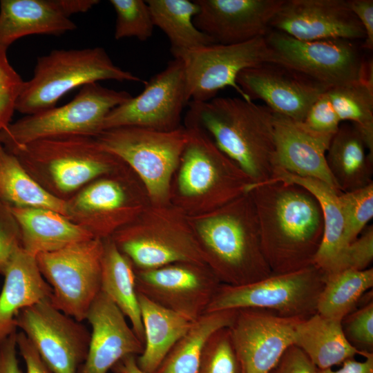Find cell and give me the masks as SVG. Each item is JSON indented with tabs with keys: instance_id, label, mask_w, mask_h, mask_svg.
I'll return each instance as SVG.
<instances>
[{
	"instance_id": "9a60e30c",
	"label": "cell",
	"mask_w": 373,
	"mask_h": 373,
	"mask_svg": "<svg viewBox=\"0 0 373 373\" xmlns=\"http://www.w3.org/2000/svg\"><path fill=\"white\" fill-rule=\"evenodd\" d=\"M265 37L275 62L286 65L328 88L360 80L364 59L354 41H300L271 29Z\"/></svg>"
},
{
	"instance_id": "f1b7e54d",
	"label": "cell",
	"mask_w": 373,
	"mask_h": 373,
	"mask_svg": "<svg viewBox=\"0 0 373 373\" xmlns=\"http://www.w3.org/2000/svg\"><path fill=\"white\" fill-rule=\"evenodd\" d=\"M294 345L299 347L318 370L332 368L356 355L367 357L346 339L341 321L316 313L300 321L295 327Z\"/></svg>"
},
{
	"instance_id": "8992f818",
	"label": "cell",
	"mask_w": 373,
	"mask_h": 373,
	"mask_svg": "<svg viewBox=\"0 0 373 373\" xmlns=\"http://www.w3.org/2000/svg\"><path fill=\"white\" fill-rule=\"evenodd\" d=\"M101 80L146 83L117 66L102 47L54 50L37 58L32 77L23 81L15 111L27 115L50 109L73 88Z\"/></svg>"
},
{
	"instance_id": "5b68a950",
	"label": "cell",
	"mask_w": 373,
	"mask_h": 373,
	"mask_svg": "<svg viewBox=\"0 0 373 373\" xmlns=\"http://www.w3.org/2000/svg\"><path fill=\"white\" fill-rule=\"evenodd\" d=\"M7 151L43 189L65 201L88 183L126 164L102 149L94 137L84 135L44 138Z\"/></svg>"
},
{
	"instance_id": "b9f144b4",
	"label": "cell",
	"mask_w": 373,
	"mask_h": 373,
	"mask_svg": "<svg viewBox=\"0 0 373 373\" xmlns=\"http://www.w3.org/2000/svg\"><path fill=\"white\" fill-rule=\"evenodd\" d=\"M300 122L305 128L315 133L329 136L336 133L341 122L333 107L327 90L312 105Z\"/></svg>"
},
{
	"instance_id": "44dd1931",
	"label": "cell",
	"mask_w": 373,
	"mask_h": 373,
	"mask_svg": "<svg viewBox=\"0 0 373 373\" xmlns=\"http://www.w3.org/2000/svg\"><path fill=\"white\" fill-rule=\"evenodd\" d=\"M196 28L215 44H236L264 37L283 0H195Z\"/></svg>"
},
{
	"instance_id": "7dc6e473",
	"label": "cell",
	"mask_w": 373,
	"mask_h": 373,
	"mask_svg": "<svg viewBox=\"0 0 373 373\" xmlns=\"http://www.w3.org/2000/svg\"><path fill=\"white\" fill-rule=\"evenodd\" d=\"M17 344L25 362L26 373H54L41 358L32 343L21 332L17 334Z\"/></svg>"
},
{
	"instance_id": "5bb4252c",
	"label": "cell",
	"mask_w": 373,
	"mask_h": 373,
	"mask_svg": "<svg viewBox=\"0 0 373 373\" xmlns=\"http://www.w3.org/2000/svg\"><path fill=\"white\" fill-rule=\"evenodd\" d=\"M21 329L54 373H77L84 362L90 332L46 298L15 316Z\"/></svg>"
},
{
	"instance_id": "3957f363",
	"label": "cell",
	"mask_w": 373,
	"mask_h": 373,
	"mask_svg": "<svg viewBox=\"0 0 373 373\" xmlns=\"http://www.w3.org/2000/svg\"><path fill=\"white\" fill-rule=\"evenodd\" d=\"M189 106L185 119L202 127L254 184L271 179L276 152L271 110L240 97L190 102Z\"/></svg>"
},
{
	"instance_id": "4fadbf2b",
	"label": "cell",
	"mask_w": 373,
	"mask_h": 373,
	"mask_svg": "<svg viewBox=\"0 0 373 373\" xmlns=\"http://www.w3.org/2000/svg\"><path fill=\"white\" fill-rule=\"evenodd\" d=\"M180 59L189 102L211 100L225 87L233 88L240 97L251 101L237 84L238 74L266 61L275 62L265 36L240 44H213L189 51Z\"/></svg>"
},
{
	"instance_id": "f6af8a7d",
	"label": "cell",
	"mask_w": 373,
	"mask_h": 373,
	"mask_svg": "<svg viewBox=\"0 0 373 373\" xmlns=\"http://www.w3.org/2000/svg\"><path fill=\"white\" fill-rule=\"evenodd\" d=\"M270 373H319V372L299 347L291 345Z\"/></svg>"
},
{
	"instance_id": "4dcf8cb0",
	"label": "cell",
	"mask_w": 373,
	"mask_h": 373,
	"mask_svg": "<svg viewBox=\"0 0 373 373\" xmlns=\"http://www.w3.org/2000/svg\"><path fill=\"white\" fill-rule=\"evenodd\" d=\"M101 289L124 316L144 344V332L136 289L135 267L111 238L104 239Z\"/></svg>"
},
{
	"instance_id": "d4e9b609",
	"label": "cell",
	"mask_w": 373,
	"mask_h": 373,
	"mask_svg": "<svg viewBox=\"0 0 373 373\" xmlns=\"http://www.w3.org/2000/svg\"><path fill=\"white\" fill-rule=\"evenodd\" d=\"M61 0H1L0 50L30 35H60L75 30Z\"/></svg>"
},
{
	"instance_id": "ba28073f",
	"label": "cell",
	"mask_w": 373,
	"mask_h": 373,
	"mask_svg": "<svg viewBox=\"0 0 373 373\" xmlns=\"http://www.w3.org/2000/svg\"><path fill=\"white\" fill-rule=\"evenodd\" d=\"M94 137L135 172L152 204L169 203L171 179L187 141L184 126L171 131L118 127L102 131Z\"/></svg>"
},
{
	"instance_id": "7a4b0ae2",
	"label": "cell",
	"mask_w": 373,
	"mask_h": 373,
	"mask_svg": "<svg viewBox=\"0 0 373 373\" xmlns=\"http://www.w3.org/2000/svg\"><path fill=\"white\" fill-rule=\"evenodd\" d=\"M189 220L205 264L222 284L242 285L272 274L262 249L249 191L214 211Z\"/></svg>"
},
{
	"instance_id": "ac0fdd59",
	"label": "cell",
	"mask_w": 373,
	"mask_h": 373,
	"mask_svg": "<svg viewBox=\"0 0 373 373\" xmlns=\"http://www.w3.org/2000/svg\"><path fill=\"white\" fill-rule=\"evenodd\" d=\"M300 321L262 309H237L229 329L242 373H270L294 345Z\"/></svg>"
},
{
	"instance_id": "d6a6232c",
	"label": "cell",
	"mask_w": 373,
	"mask_h": 373,
	"mask_svg": "<svg viewBox=\"0 0 373 373\" xmlns=\"http://www.w3.org/2000/svg\"><path fill=\"white\" fill-rule=\"evenodd\" d=\"M237 309L205 312L175 343L155 373H198L203 350L217 330L229 327Z\"/></svg>"
},
{
	"instance_id": "9c48e42d",
	"label": "cell",
	"mask_w": 373,
	"mask_h": 373,
	"mask_svg": "<svg viewBox=\"0 0 373 373\" xmlns=\"http://www.w3.org/2000/svg\"><path fill=\"white\" fill-rule=\"evenodd\" d=\"M66 203L68 219L104 240L135 220L151 201L140 179L124 164L88 183Z\"/></svg>"
},
{
	"instance_id": "8d00e7d4",
	"label": "cell",
	"mask_w": 373,
	"mask_h": 373,
	"mask_svg": "<svg viewBox=\"0 0 373 373\" xmlns=\"http://www.w3.org/2000/svg\"><path fill=\"white\" fill-rule=\"evenodd\" d=\"M116 12L115 39L135 37L144 41L153 34L154 24L146 1L111 0Z\"/></svg>"
},
{
	"instance_id": "7bdbcfd3",
	"label": "cell",
	"mask_w": 373,
	"mask_h": 373,
	"mask_svg": "<svg viewBox=\"0 0 373 373\" xmlns=\"http://www.w3.org/2000/svg\"><path fill=\"white\" fill-rule=\"evenodd\" d=\"M22 247L21 233L10 207L0 202V274H4L16 251Z\"/></svg>"
},
{
	"instance_id": "52a82bcc",
	"label": "cell",
	"mask_w": 373,
	"mask_h": 373,
	"mask_svg": "<svg viewBox=\"0 0 373 373\" xmlns=\"http://www.w3.org/2000/svg\"><path fill=\"white\" fill-rule=\"evenodd\" d=\"M111 238L136 269L205 263L189 217L170 203L151 204Z\"/></svg>"
},
{
	"instance_id": "1f68e13d",
	"label": "cell",
	"mask_w": 373,
	"mask_h": 373,
	"mask_svg": "<svg viewBox=\"0 0 373 373\" xmlns=\"http://www.w3.org/2000/svg\"><path fill=\"white\" fill-rule=\"evenodd\" d=\"M146 3L154 26L160 28L168 37L174 58H180L189 51L215 44L193 23L199 12L195 0H148Z\"/></svg>"
},
{
	"instance_id": "74e56055",
	"label": "cell",
	"mask_w": 373,
	"mask_h": 373,
	"mask_svg": "<svg viewBox=\"0 0 373 373\" xmlns=\"http://www.w3.org/2000/svg\"><path fill=\"white\" fill-rule=\"evenodd\" d=\"M339 199L345 219V239L354 241L373 217V183L349 192H341Z\"/></svg>"
},
{
	"instance_id": "f35d334b",
	"label": "cell",
	"mask_w": 373,
	"mask_h": 373,
	"mask_svg": "<svg viewBox=\"0 0 373 373\" xmlns=\"http://www.w3.org/2000/svg\"><path fill=\"white\" fill-rule=\"evenodd\" d=\"M198 373H242L229 327L220 329L210 336Z\"/></svg>"
},
{
	"instance_id": "e0dca14e",
	"label": "cell",
	"mask_w": 373,
	"mask_h": 373,
	"mask_svg": "<svg viewBox=\"0 0 373 373\" xmlns=\"http://www.w3.org/2000/svg\"><path fill=\"white\" fill-rule=\"evenodd\" d=\"M135 272L137 292L193 321L206 312L222 284L205 263L177 262Z\"/></svg>"
},
{
	"instance_id": "681fc988",
	"label": "cell",
	"mask_w": 373,
	"mask_h": 373,
	"mask_svg": "<svg viewBox=\"0 0 373 373\" xmlns=\"http://www.w3.org/2000/svg\"><path fill=\"white\" fill-rule=\"evenodd\" d=\"M358 361L354 358L345 360L342 367L336 370L332 368L318 370L319 373H373V354Z\"/></svg>"
},
{
	"instance_id": "ab89813d",
	"label": "cell",
	"mask_w": 373,
	"mask_h": 373,
	"mask_svg": "<svg viewBox=\"0 0 373 373\" xmlns=\"http://www.w3.org/2000/svg\"><path fill=\"white\" fill-rule=\"evenodd\" d=\"M341 325L347 341L356 350L373 354V301L365 303L342 321Z\"/></svg>"
},
{
	"instance_id": "f907efd6",
	"label": "cell",
	"mask_w": 373,
	"mask_h": 373,
	"mask_svg": "<svg viewBox=\"0 0 373 373\" xmlns=\"http://www.w3.org/2000/svg\"><path fill=\"white\" fill-rule=\"evenodd\" d=\"M99 2L97 0H61L64 10L69 17L74 14L87 12Z\"/></svg>"
},
{
	"instance_id": "60d3db41",
	"label": "cell",
	"mask_w": 373,
	"mask_h": 373,
	"mask_svg": "<svg viewBox=\"0 0 373 373\" xmlns=\"http://www.w3.org/2000/svg\"><path fill=\"white\" fill-rule=\"evenodd\" d=\"M23 79L10 65L7 51L0 50V129L11 122Z\"/></svg>"
},
{
	"instance_id": "8fae6325",
	"label": "cell",
	"mask_w": 373,
	"mask_h": 373,
	"mask_svg": "<svg viewBox=\"0 0 373 373\" xmlns=\"http://www.w3.org/2000/svg\"><path fill=\"white\" fill-rule=\"evenodd\" d=\"M324 284V274L314 265L293 271L272 273L242 285L221 284L206 312L256 308L285 318L305 320L317 313Z\"/></svg>"
},
{
	"instance_id": "277c9868",
	"label": "cell",
	"mask_w": 373,
	"mask_h": 373,
	"mask_svg": "<svg viewBox=\"0 0 373 373\" xmlns=\"http://www.w3.org/2000/svg\"><path fill=\"white\" fill-rule=\"evenodd\" d=\"M184 122L187 141L171 179L169 203L191 217L227 204L254 183L202 127Z\"/></svg>"
},
{
	"instance_id": "bcb514c9",
	"label": "cell",
	"mask_w": 373,
	"mask_h": 373,
	"mask_svg": "<svg viewBox=\"0 0 373 373\" xmlns=\"http://www.w3.org/2000/svg\"><path fill=\"white\" fill-rule=\"evenodd\" d=\"M350 8L361 23L365 37L362 48L372 50L373 49V1L372 0H348Z\"/></svg>"
},
{
	"instance_id": "4316f807",
	"label": "cell",
	"mask_w": 373,
	"mask_h": 373,
	"mask_svg": "<svg viewBox=\"0 0 373 373\" xmlns=\"http://www.w3.org/2000/svg\"><path fill=\"white\" fill-rule=\"evenodd\" d=\"M329 170L341 192H349L372 183L373 153L359 130L342 122L326 152Z\"/></svg>"
},
{
	"instance_id": "484cf974",
	"label": "cell",
	"mask_w": 373,
	"mask_h": 373,
	"mask_svg": "<svg viewBox=\"0 0 373 373\" xmlns=\"http://www.w3.org/2000/svg\"><path fill=\"white\" fill-rule=\"evenodd\" d=\"M3 276L0 294V342L17 332L15 316L19 311L52 295L36 257L22 247L13 256Z\"/></svg>"
},
{
	"instance_id": "e575fe53",
	"label": "cell",
	"mask_w": 373,
	"mask_h": 373,
	"mask_svg": "<svg viewBox=\"0 0 373 373\" xmlns=\"http://www.w3.org/2000/svg\"><path fill=\"white\" fill-rule=\"evenodd\" d=\"M317 313L341 321L355 309L364 294L373 286V269H345L325 276Z\"/></svg>"
},
{
	"instance_id": "6da1fadb",
	"label": "cell",
	"mask_w": 373,
	"mask_h": 373,
	"mask_svg": "<svg viewBox=\"0 0 373 373\" xmlns=\"http://www.w3.org/2000/svg\"><path fill=\"white\" fill-rule=\"evenodd\" d=\"M262 249L274 274L314 265L324 221L316 198L304 187L281 180L253 184Z\"/></svg>"
},
{
	"instance_id": "7c38bea8",
	"label": "cell",
	"mask_w": 373,
	"mask_h": 373,
	"mask_svg": "<svg viewBox=\"0 0 373 373\" xmlns=\"http://www.w3.org/2000/svg\"><path fill=\"white\" fill-rule=\"evenodd\" d=\"M103 249V240L93 238L35 256L52 289V303L79 322L86 320L101 289Z\"/></svg>"
},
{
	"instance_id": "816d5d0a",
	"label": "cell",
	"mask_w": 373,
	"mask_h": 373,
	"mask_svg": "<svg viewBox=\"0 0 373 373\" xmlns=\"http://www.w3.org/2000/svg\"><path fill=\"white\" fill-rule=\"evenodd\" d=\"M111 370L115 373H145L138 367L133 355L123 358Z\"/></svg>"
},
{
	"instance_id": "ffe728a7",
	"label": "cell",
	"mask_w": 373,
	"mask_h": 373,
	"mask_svg": "<svg viewBox=\"0 0 373 373\" xmlns=\"http://www.w3.org/2000/svg\"><path fill=\"white\" fill-rule=\"evenodd\" d=\"M269 28L300 41L365 37L348 0H283Z\"/></svg>"
},
{
	"instance_id": "30bf717a",
	"label": "cell",
	"mask_w": 373,
	"mask_h": 373,
	"mask_svg": "<svg viewBox=\"0 0 373 373\" xmlns=\"http://www.w3.org/2000/svg\"><path fill=\"white\" fill-rule=\"evenodd\" d=\"M132 96L98 82L82 87L75 98L59 107L25 115L0 129V144L6 150L47 137L65 135L94 137L114 108Z\"/></svg>"
},
{
	"instance_id": "f546056e",
	"label": "cell",
	"mask_w": 373,
	"mask_h": 373,
	"mask_svg": "<svg viewBox=\"0 0 373 373\" xmlns=\"http://www.w3.org/2000/svg\"><path fill=\"white\" fill-rule=\"evenodd\" d=\"M144 332V346L136 356L145 373H155L175 343L189 330L193 321L149 300L137 292Z\"/></svg>"
},
{
	"instance_id": "7402d4cb",
	"label": "cell",
	"mask_w": 373,
	"mask_h": 373,
	"mask_svg": "<svg viewBox=\"0 0 373 373\" xmlns=\"http://www.w3.org/2000/svg\"><path fill=\"white\" fill-rule=\"evenodd\" d=\"M86 320L92 331L86 358L77 373H108L123 358L143 352L144 343L104 292L96 296Z\"/></svg>"
},
{
	"instance_id": "d590c367",
	"label": "cell",
	"mask_w": 373,
	"mask_h": 373,
	"mask_svg": "<svg viewBox=\"0 0 373 373\" xmlns=\"http://www.w3.org/2000/svg\"><path fill=\"white\" fill-rule=\"evenodd\" d=\"M327 93L341 123L354 125L373 153V88L357 81L329 88Z\"/></svg>"
},
{
	"instance_id": "c3c4849f",
	"label": "cell",
	"mask_w": 373,
	"mask_h": 373,
	"mask_svg": "<svg viewBox=\"0 0 373 373\" xmlns=\"http://www.w3.org/2000/svg\"><path fill=\"white\" fill-rule=\"evenodd\" d=\"M15 332L0 342V373H22L17 357Z\"/></svg>"
},
{
	"instance_id": "836d02e7",
	"label": "cell",
	"mask_w": 373,
	"mask_h": 373,
	"mask_svg": "<svg viewBox=\"0 0 373 373\" xmlns=\"http://www.w3.org/2000/svg\"><path fill=\"white\" fill-rule=\"evenodd\" d=\"M0 202L10 207L44 208L66 216V203L43 189L17 157L0 144Z\"/></svg>"
},
{
	"instance_id": "ee69618b",
	"label": "cell",
	"mask_w": 373,
	"mask_h": 373,
	"mask_svg": "<svg viewBox=\"0 0 373 373\" xmlns=\"http://www.w3.org/2000/svg\"><path fill=\"white\" fill-rule=\"evenodd\" d=\"M373 260V225H367L346 249L343 270L362 271L370 268Z\"/></svg>"
},
{
	"instance_id": "2e32d148",
	"label": "cell",
	"mask_w": 373,
	"mask_h": 373,
	"mask_svg": "<svg viewBox=\"0 0 373 373\" xmlns=\"http://www.w3.org/2000/svg\"><path fill=\"white\" fill-rule=\"evenodd\" d=\"M188 102L184 64L182 59L174 58L146 81L140 95L112 109L102 122V131L124 126L174 131L182 126L181 115Z\"/></svg>"
},
{
	"instance_id": "d6986e66",
	"label": "cell",
	"mask_w": 373,
	"mask_h": 373,
	"mask_svg": "<svg viewBox=\"0 0 373 373\" xmlns=\"http://www.w3.org/2000/svg\"><path fill=\"white\" fill-rule=\"evenodd\" d=\"M236 82L251 101L260 99L274 113L295 122H302L312 105L329 89L274 61H266L242 70Z\"/></svg>"
},
{
	"instance_id": "cb8c5ba5",
	"label": "cell",
	"mask_w": 373,
	"mask_h": 373,
	"mask_svg": "<svg viewBox=\"0 0 373 373\" xmlns=\"http://www.w3.org/2000/svg\"><path fill=\"white\" fill-rule=\"evenodd\" d=\"M269 180H281L298 184L316 198L323 212L324 231L314 265L325 276L343 271L345 252L349 245L345 239V219L339 199L341 191L319 180L298 177L279 169L274 171Z\"/></svg>"
},
{
	"instance_id": "603a6c76",
	"label": "cell",
	"mask_w": 373,
	"mask_h": 373,
	"mask_svg": "<svg viewBox=\"0 0 373 373\" xmlns=\"http://www.w3.org/2000/svg\"><path fill=\"white\" fill-rule=\"evenodd\" d=\"M274 114V171L279 169L298 177L317 179L340 191L326 161V152L333 136L315 133L305 128L300 122Z\"/></svg>"
},
{
	"instance_id": "83f0119b",
	"label": "cell",
	"mask_w": 373,
	"mask_h": 373,
	"mask_svg": "<svg viewBox=\"0 0 373 373\" xmlns=\"http://www.w3.org/2000/svg\"><path fill=\"white\" fill-rule=\"evenodd\" d=\"M10 209L21 229L22 248L34 256L93 238L55 211L29 207Z\"/></svg>"
}]
</instances>
